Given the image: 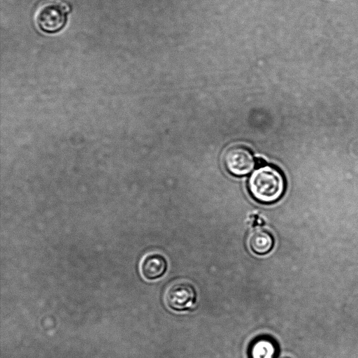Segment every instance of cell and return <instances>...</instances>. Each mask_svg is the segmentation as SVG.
I'll use <instances>...</instances> for the list:
<instances>
[{
    "mask_svg": "<svg viewBox=\"0 0 358 358\" xmlns=\"http://www.w3.org/2000/svg\"><path fill=\"white\" fill-rule=\"evenodd\" d=\"M165 257L157 252L145 255L139 263V271L141 276L147 280H154L164 275L167 269Z\"/></svg>",
    "mask_w": 358,
    "mask_h": 358,
    "instance_id": "cell-5",
    "label": "cell"
},
{
    "mask_svg": "<svg viewBox=\"0 0 358 358\" xmlns=\"http://www.w3.org/2000/svg\"><path fill=\"white\" fill-rule=\"evenodd\" d=\"M248 245L252 252L259 255L268 254L274 245V238L267 230L256 229L248 236Z\"/></svg>",
    "mask_w": 358,
    "mask_h": 358,
    "instance_id": "cell-6",
    "label": "cell"
},
{
    "mask_svg": "<svg viewBox=\"0 0 358 358\" xmlns=\"http://www.w3.org/2000/svg\"><path fill=\"white\" fill-rule=\"evenodd\" d=\"M280 358H292V357H288V356H283V357H281Z\"/></svg>",
    "mask_w": 358,
    "mask_h": 358,
    "instance_id": "cell-8",
    "label": "cell"
},
{
    "mask_svg": "<svg viewBox=\"0 0 358 358\" xmlns=\"http://www.w3.org/2000/svg\"><path fill=\"white\" fill-rule=\"evenodd\" d=\"M248 189L257 201L271 203L278 201L284 194L285 180L278 169L264 165L251 174L248 180Z\"/></svg>",
    "mask_w": 358,
    "mask_h": 358,
    "instance_id": "cell-1",
    "label": "cell"
},
{
    "mask_svg": "<svg viewBox=\"0 0 358 358\" xmlns=\"http://www.w3.org/2000/svg\"><path fill=\"white\" fill-rule=\"evenodd\" d=\"M69 6L60 0L44 2L37 10L35 20L38 29L43 33L54 34L66 24Z\"/></svg>",
    "mask_w": 358,
    "mask_h": 358,
    "instance_id": "cell-2",
    "label": "cell"
},
{
    "mask_svg": "<svg viewBox=\"0 0 358 358\" xmlns=\"http://www.w3.org/2000/svg\"><path fill=\"white\" fill-rule=\"evenodd\" d=\"M224 164L227 171L236 176L250 173L255 166L252 152L243 145L228 148L224 155Z\"/></svg>",
    "mask_w": 358,
    "mask_h": 358,
    "instance_id": "cell-4",
    "label": "cell"
},
{
    "mask_svg": "<svg viewBox=\"0 0 358 358\" xmlns=\"http://www.w3.org/2000/svg\"><path fill=\"white\" fill-rule=\"evenodd\" d=\"M276 352L275 343L266 337L256 339L250 348L251 358H274Z\"/></svg>",
    "mask_w": 358,
    "mask_h": 358,
    "instance_id": "cell-7",
    "label": "cell"
},
{
    "mask_svg": "<svg viewBox=\"0 0 358 358\" xmlns=\"http://www.w3.org/2000/svg\"><path fill=\"white\" fill-rule=\"evenodd\" d=\"M196 290L190 282L178 281L167 287L164 300L170 309L182 311L191 308L196 301Z\"/></svg>",
    "mask_w": 358,
    "mask_h": 358,
    "instance_id": "cell-3",
    "label": "cell"
}]
</instances>
